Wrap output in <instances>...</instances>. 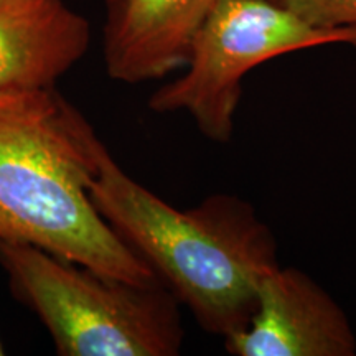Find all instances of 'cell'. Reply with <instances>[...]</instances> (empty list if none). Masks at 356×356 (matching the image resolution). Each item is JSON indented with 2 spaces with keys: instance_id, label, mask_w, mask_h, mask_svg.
Returning <instances> with one entry per match:
<instances>
[{
  "instance_id": "1",
  "label": "cell",
  "mask_w": 356,
  "mask_h": 356,
  "mask_svg": "<svg viewBox=\"0 0 356 356\" xmlns=\"http://www.w3.org/2000/svg\"><path fill=\"white\" fill-rule=\"evenodd\" d=\"M89 197L204 332L226 338L254 312L257 289L279 267L275 236L246 200L215 193L178 210L115 162L97 142Z\"/></svg>"
},
{
  "instance_id": "2",
  "label": "cell",
  "mask_w": 356,
  "mask_h": 356,
  "mask_svg": "<svg viewBox=\"0 0 356 356\" xmlns=\"http://www.w3.org/2000/svg\"><path fill=\"white\" fill-rule=\"evenodd\" d=\"M99 140L55 88H0V244H30L113 277L159 282L89 197Z\"/></svg>"
},
{
  "instance_id": "3",
  "label": "cell",
  "mask_w": 356,
  "mask_h": 356,
  "mask_svg": "<svg viewBox=\"0 0 356 356\" xmlns=\"http://www.w3.org/2000/svg\"><path fill=\"white\" fill-rule=\"evenodd\" d=\"M0 266L60 356H177L184 348L181 304L163 284L113 277L30 244H0Z\"/></svg>"
},
{
  "instance_id": "4",
  "label": "cell",
  "mask_w": 356,
  "mask_h": 356,
  "mask_svg": "<svg viewBox=\"0 0 356 356\" xmlns=\"http://www.w3.org/2000/svg\"><path fill=\"white\" fill-rule=\"evenodd\" d=\"M325 44L356 47V33L315 29L274 0H218L195 38L185 73L155 89L147 106L157 114H188L208 140L226 144L249 71Z\"/></svg>"
},
{
  "instance_id": "5",
  "label": "cell",
  "mask_w": 356,
  "mask_h": 356,
  "mask_svg": "<svg viewBox=\"0 0 356 356\" xmlns=\"http://www.w3.org/2000/svg\"><path fill=\"white\" fill-rule=\"evenodd\" d=\"M234 356H355L346 312L317 280L296 267H275L257 289L241 330L222 338Z\"/></svg>"
},
{
  "instance_id": "6",
  "label": "cell",
  "mask_w": 356,
  "mask_h": 356,
  "mask_svg": "<svg viewBox=\"0 0 356 356\" xmlns=\"http://www.w3.org/2000/svg\"><path fill=\"white\" fill-rule=\"evenodd\" d=\"M218 0H106L102 61L126 84L184 70L195 38Z\"/></svg>"
},
{
  "instance_id": "7",
  "label": "cell",
  "mask_w": 356,
  "mask_h": 356,
  "mask_svg": "<svg viewBox=\"0 0 356 356\" xmlns=\"http://www.w3.org/2000/svg\"><path fill=\"white\" fill-rule=\"evenodd\" d=\"M89 43L86 17L63 0H0V88H55Z\"/></svg>"
},
{
  "instance_id": "8",
  "label": "cell",
  "mask_w": 356,
  "mask_h": 356,
  "mask_svg": "<svg viewBox=\"0 0 356 356\" xmlns=\"http://www.w3.org/2000/svg\"><path fill=\"white\" fill-rule=\"evenodd\" d=\"M315 29L356 33V0H274Z\"/></svg>"
},
{
  "instance_id": "9",
  "label": "cell",
  "mask_w": 356,
  "mask_h": 356,
  "mask_svg": "<svg viewBox=\"0 0 356 356\" xmlns=\"http://www.w3.org/2000/svg\"><path fill=\"white\" fill-rule=\"evenodd\" d=\"M3 355V345H2V341H0V356Z\"/></svg>"
}]
</instances>
